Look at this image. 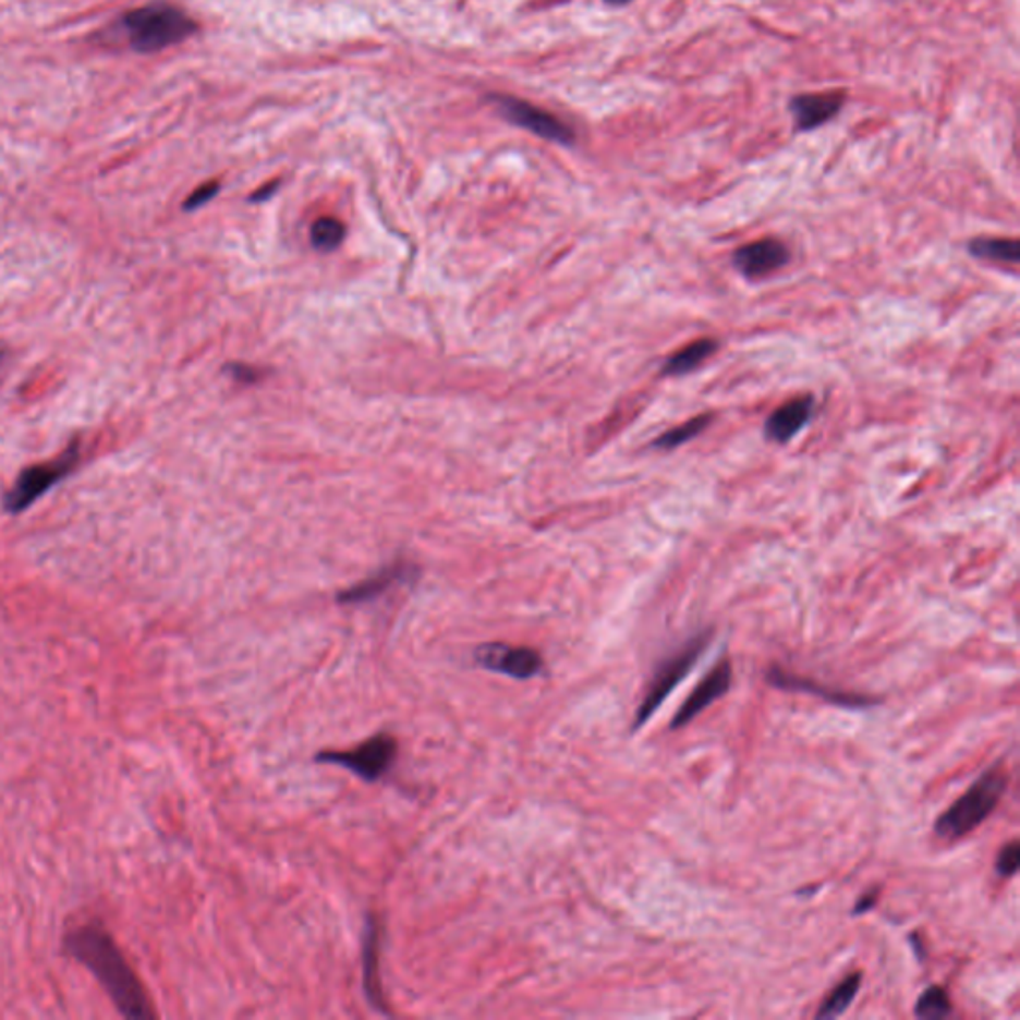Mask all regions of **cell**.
<instances>
[{"instance_id":"cell-15","label":"cell","mask_w":1020,"mask_h":1020,"mask_svg":"<svg viewBox=\"0 0 1020 1020\" xmlns=\"http://www.w3.org/2000/svg\"><path fill=\"white\" fill-rule=\"evenodd\" d=\"M363 986L373 1007L385 1010L381 983H379V923L375 916L369 919L365 928V940H363Z\"/></svg>"},{"instance_id":"cell-6","label":"cell","mask_w":1020,"mask_h":1020,"mask_svg":"<svg viewBox=\"0 0 1020 1020\" xmlns=\"http://www.w3.org/2000/svg\"><path fill=\"white\" fill-rule=\"evenodd\" d=\"M394 757L397 742L393 736L379 733L351 752H321L317 755V762L341 765L365 781H377L393 767Z\"/></svg>"},{"instance_id":"cell-2","label":"cell","mask_w":1020,"mask_h":1020,"mask_svg":"<svg viewBox=\"0 0 1020 1020\" xmlns=\"http://www.w3.org/2000/svg\"><path fill=\"white\" fill-rule=\"evenodd\" d=\"M1009 788V776L1003 765L986 769L971 788L952 803L947 812L937 817L935 834L945 841H957L974 831L997 810L1005 791Z\"/></svg>"},{"instance_id":"cell-20","label":"cell","mask_w":1020,"mask_h":1020,"mask_svg":"<svg viewBox=\"0 0 1020 1020\" xmlns=\"http://www.w3.org/2000/svg\"><path fill=\"white\" fill-rule=\"evenodd\" d=\"M709 421H712V415H700V417L690 418L682 425L666 430L664 435L658 437V441L654 442V447L668 451V449H676V447H680L684 442L692 441V439H696L702 430L706 429Z\"/></svg>"},{"instance_id":"cell-9","label":"cell","mask_w":1020,"mask_h":1020,"mask_svg":"<svg viewBox=\"0 0 1020 1020\" xmlns=\"http://www.w3.org/2000/svg\"><path fill=\"white\" fill-rule=\"evenodd\" d=\"M475 658L481 666L493 672L507 673L517 680H529L541 673L545 661L543 656L533 648H512L507 644H485L476 649Z\"/></svg>"},{"instance_id":"cell-25","label":"cell","mask_w":1020,"mask_h":1020,"mask_svg":"<svg viewBox=\"0 0 1020 1020\" xmlns=\"http://www.w3.org/2000/svg\"><path fill=\"white\" fill-rule=\"evenodd\" d=\"M228 372L232 373L235 381L255 382L259 379V373L252 369V367H247V365H230Z\"/></svg>"},{"instance_id":"cell-14","label":"cell","mask_w":1020,"mask_h":1020,"mask_svg":"<svg viewBox=\"0 0 1020 1020\" xmlns=\"http://www.w3.org/2000/svg\"><path fill=\"white\" fill-rule=\"evenodd\" d=\"M411 576V567L409 564H393L389 569H382L381 572L373 574L372 579L363 580L360 584L351 586L349 591L341 592L337 600L341 604L369 603L373 598L381 596L382 592L389 591L394 584L405 582Z\"/></svg>"},{"instance_id":"cell-4","label":"cell","mask_w":1020,"mask_h":1020,"mask_svg":"<svg viewBox=\"0 0 1020 1020\" xmlns=\"http://www.w3.org/2000/svg\"><path fill=\"white\" fill-rule=\"evenodd\" d=\"M709 640H712V630L700 632L656 668V673L646 690V696L634 714V724H632L634 733L642 730L649 719L654 718V714L664 706V702L668 700L673 690L684 682L688 673L694 670L697 660L704 656V652L709 646Z\"/></svg>"},{"instance_id":"cell-28","label":"cell","mask_w":1020,"mask_h":1020,"mask_svg":"<svg viewBox=\"0 0 1020 1020\" xmlns=\"http://www.w3.org/2000/svg\"><path fill=\"white\" fill-rule=\"evenodd\" d=\"M4 360V349L0 348V363Z\"/></svg>"},{"instance_id":"cell-7","label":"cell","mask_w":1020,"mask_h":1020,"mask_svg":"<svg viewBox=\"0 0 1020 1020\" xmlns=\"http://www.w3.org/2000/svg\"><path fill=\"white\" fill-rule=\"evenodd\" d=\"M495 105L499 106L500 114L514 126L524 127L541 138L564 144V146H570L574 142V132L562 120H558L557 117H552L550 112H546L538 106L524 102L519 98H510V96H497Z\"/></svg>"},{"instance_id":"cell-21","label":"cell","mask_w":1020,"mask_h":1020,"mask_svg":"<svg viewBox=\"0 0 1020 1020\" xmlns=\"http://www.w3.org/2000/svg\"><path fill=\"white\" fill-rule=\"evenodd\" d=\"M345 238V226L336 218H321L312 228V244L319 252H333Z\"/></svg>"},{"instance_id":"cell-10","label":"cell","mask_w":1020,"mask_h":1020,"mask_svg":"<svg viewBox=\"0 0 1020 1020\" xmlns=\"http://www.w3.org/2000/svg\"><path fill=\"white\" fill-rule=\"evenodd\" d=\"M791 259L788 245L774 238L745 244L733 254V266L743 278L762 279L786 267Z\"/></svg>"},{"instance_id":"cell-8","label":"cell","mask_w":1020,"mask_h":1020,"mask_svg":"<svg viewBox=\"0 0 1020 1020\" xmlns=\"http://www.w3.org/2000/svg\"><path fill=\"white\" fill-rule=\"evenodd\" d=\"M731 688V664L728 658H721L714 668L700 680V684L692 690V694L685 697L684 704L678 707L670 721V730L676 731L685 728L694 719L706 712L716 700L726 696Z\"/></svg>"},{"instance_id":"cell-19","label":"cell","mask_w":1020,"mask_h":1020,"mask_svg":"<svg viewBox=\"0 0 1020 1020\" xmlns=\"http://www.w3.org/2000/svg\"><path fill=\"white\" fill-rule=\"evenodd\" d=\"M952 1015L951 998L939 985H931L916 998L915 1017L919 1019L940 1020Z\"/></svg>"},{"instance_id":"cell-27","label":"cell","mask_w":1020,"mask_h":1020,"mask_svg":"<svg viewBox=\"0 0 1020 1020\" xmlns=\"http://www.w3.org/2000/svg\"><path fill=\"white\" fill-rule=\"evenodd\" d=\"M606 4H615V7H620V4H628L630 0H604Z\"/></svg>"},{"instance_id":"cell-23","label":"cell","mask_w":1020,"mask_h":1020,"mask_svg":"<svg viewBox=\"0 0 1020 1020\" xmlns=\"http://www.w3.org/2000/svg\"><path fill=\"white\" fill-rule=\"evenodd\" d=\"M218 192H220V182H208V184L197 187L196 192H192V196L187 197L184 209L192 211V209L206 206L209 199L218 196Z\"/></svg>"},{"instance_id":"cell-11","label":"cell","mask_w":1020,"mask_h":1020,"mask_svg":"<svg viewBox=\"0 0 1020 1020\" xmlns=\"http://www.w3.org/2000/svg\"><path fill=\"white\" fill-rule=\"evenodd\" d=\"M843 105H846L843 93L800 94L791 98L789 110L796 122V130L810 132L837 117Z\"/></svg>"},{"instance_id":"cell-16","label":"cell","mask_w":1020,"mask_h":1020,"mask_svg":"<svg viewBox=\"0 0 1020 1020\" xmlns=\"http://www.w3.org/2000/svg\"><path fill=\"white\" fill-rule=\"evenodd\" d=\"M716 351H718V343L714 339H697L694 343H690L688 348H682L680 351H676L673 355H670L664 363L661 373L670 375V377L688 375V373L697 369L704 361L709 360Z\"/></svg>"},{"instance_id":"cell-3","label":"cell","mask_w":1020,"mask_h":1020,"mask_svg":"<svg viewBox=\"0 0 1020 1020\" xmlns=\"http://www.w3.org/2000/svg\"><path fill=\"white\" fill-rule=\"evenodd\" d=\"M127 42L139 54L160 52L196 33L190 14L168 2H151L124 14Z\"/></svg>"},{"instance_id":"cell-12","label":"cell","mask_w":1020,"mask_h":1020,"mask_svg":"<svg viewBox=\"0 0 1020 1020\" xmlns=\"http://www.w3.org/2000/svg\"><path fill=\"white\" fill-rule=\"evenodd\" d=\"M812 394H801L788 403L777 406L776 411L765 421V435L776 442H789L800 433L813 415Z\"/></svg>"},{"instance_id":"cell-22","label":"cell","mask_w":1020,"mask_h":1020,"mask_svg":"<svg viewBox=\"0 0 1020 1020\" xmlns=\"http://www.w3.org/2000/svg\"><path fill=\"white\" fill-rule=\"evenodd\" d=\"M1020 865V846L1019 841H1010L1007 846L1003 847L998 851L997 863H995V870H997L998 875L1003 879H1009L1012 875H1017Z\"/></svg>"},{"instance_id":"cell-26","label":"cell","mask_w":1020,"mask_h":1020,"mask_svg":"<svg viewBox=\"0 0 1020 1020\" xmlns=\"http://www.w3.org/2000/svg\"><path fill=\"white\" fill-rule=\"evenodd\" d=\"M278 187H279V182H271L269 186L262 187V190H257L254 196H252V202H264V199H267V197L274 196Z\"/></svg>"},{"instance_id":"cell-13","label":"cell","mask_w":1020,"mask_h":1020,"mask_svg":"<svg viewBox=\"0 0 1020 1020\" xmlns=\"http://www.w3.org/2000/svg\"><path fill=\"white\" fill-rule=\"evenodd\" d=\"M767 682L774 685V688H781V690H791V692H805V694H815V696H822L824 700H827L829 704H837L841 707H870L877 704L875 697L859 696V694H846V692H834V690H827L822 684H815L812 680H805V678H800L796 673H789L784 670V668H777L774 666L769 672H767Z\"/></svg>"},{"instance_id":"cell-17","label":"cell","mask_w":1020,"mask_h":1020,"mask_svg":"<svg viewBox=\"0 0 1020 1020\" xmlns=\"http://www.w3.org/2000/svg\"><path fill=\"white\" fill-rule=\"evenodd\" d=\"M863 983V974L853 973L846 976L834 991L827 995L819 1010L815 1012L817 1019H837L846 1012L851 1003L858 997L859 988Z\"/></svg>"},{"instance_id":"cell-24","label":"cell","mask_w":1020,"mask_h":1020,"mask_svg":"<svg viewBox=\"0 0 1020 1020\" xmlns=\"http://www.w3.org/2000/svg\"><path fill=\"white\" fill-rule=\"evenodd\" d=\"M877 901H879V889H871V891H867L865 895H861V897H859V901L855 903V907H853L851 915L858 916L870 913L871 909L877 904Z\"/></svg>"},{"instance_id":"cell-5","label":"cell","mask_w":1020,"mask_h":1020,"mask_svg":"<svg viewBox=\"0 0 1020 1020\" xmlns=\"http://www.w3.org/2000/svg\"><path fill=\"white\" fill-rule=\"evenodd\" d=\"M78 461H81L78 442H72L59 459L24 469L4 497V509L12 514H19L28 509L50 488L57 487L64 476H69Z\"/></svg>"},{"instance_id":"cell-1","label":"cell","mask_w":1020,"mask_h":1020,"mask_svg":"<svg viewBox=\"0 0 1020 1020\" xmlns=\"http://www.w3.org/2000/svg\"><path fill=\"white\" fill-rule=\"evenodd\" d=\"M69 955L93 971L98 983L105 986L108 997L112 998L124 1017L130 1019H151L150 1000L139 983L134 969L127 964L126 957L118 949L112 935L102 925H84L74 928L64 939Z\"/></svg>"},{"instance_id":"cell-18","label":"cell","mask_w":1020,"mask_h":1020,"mask_svg":"<svg viewBox=\"0 0 1020 1020\" xmlns=\"http://www.w3.org/2000/svg\"><path fill=\"white\" fill-rule=\"evenodd\" d=\"M969 252L979 259L998 262L1007 266H1017L1020 262L1019 242L1007 238H976L969 242Z\"/></svg>"}]
</instances>
